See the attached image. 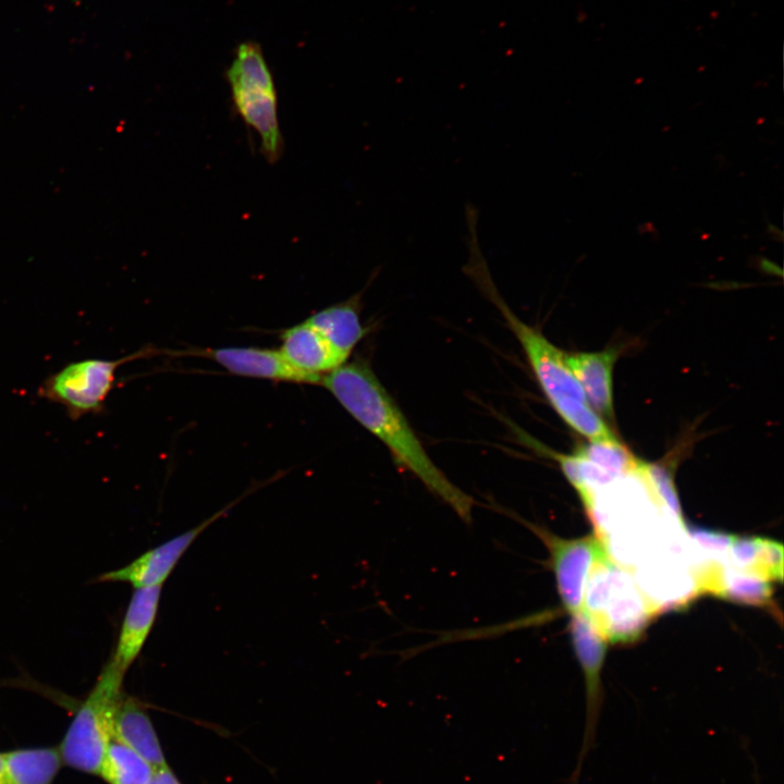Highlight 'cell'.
<instances>
[{
    "label": "cell",
    "instance_id": "cell-1",
    "mask_svg": "<svg viewBox=\"0 0 784 784\" xmlns=\"http://www.w3.org/2000/svg\"><path fill=\"white\" fill-rule=\"evenodd\" d=\"M362 426L376 436L394 461L414 474L463 520L471 519L474 499L452 483L430 458L408 420L364 362L344 363L320 382Z\"/></svg>",
    "mask_w": 784,
    "mask_h": 784
},
{
    "label": "cell",
    "instance_id": "cell-2",
    "mask_svg": "<svg viewBox=\"0 0 784 784\" xmlns=\"http://www.w3.org/2000/svg\"><path fill=\"white\" fill-rule=\"evenodd\" d=\"M466 243L468 259L464 271L505 318L525 352L539 387L555 413L569 428L589 441L616 439L609 425L587 402L580 384L566 363V352L522 321L499 294L479 245L476 226L467 229Z\"/></svg>",
    "mask_w": 784,
    "mask_h": 784
},
{
    "label": "cell",
    "instance_id": "cell-3",
    "mask_svg": "<svg viewBox=\"0 0 784 784\" xmlns=\"http://www.w3.org/2000/svg\"><path fill=\"white\" fill-rule=\"evenodd\" d=\"M581 611L612 644L635 641L657 613L636 579L609 553L589 576Z\"/></svg>",
    "mask_w": 784,
    "mask_h": 784
},
{
    "label": "cell",
    "instance_id": "cell-4",
    "mask_svg": "<svg viewBox=\"0 0 784 784\" xmlns=\"http://www.w3.org/2000/svg\"><path fill=\"white\" fill-rule=\"evenodd\" d=\"M124 674L109 662L79 706L60 746L62 761L85 773L98 774L112 739V721L123 698Z\"/></svg>",
    "mask_w": 784,
    "mask_h": 784
},
{
    "label": "cell",
    "instance_id": "cell-5",
    "mask_svg": "<svg viewBox=\"0 0 784 784\" xmlns=\"http://www.w3.org/2000/svg\"><path fill=\"white\" fill-rule=\"evenodd\" d=\"M237 113L260 137L261 151L275 162L283 151L277 93L270 70L258 45L244 42L228 70Z\"/></svg>",
    "mask_w": 784,
    "mask_h": 784
},
{
    "label": "cell",
    "instance_id": "cell-6",
    "mask_svg": "<svg viewBox=\"0 0 784 784\" xmlns=\"http://www.w3.org/2000/svg\"><path fill=\"white\" fill-rule=\"evenodd\" d=\"M140 350L120 359L87 358L72 362L49 375L37 389V395L61 405L72 420L97 415L113 388L117 370L125 363L149 355Z\"/></svg>",
    "mask_w": 784,
    "mask_h": 784
},
{
    "label": "cell",
    "instance_id": "cell-7",
    "mask_svg": "<svg viewBox=\"0 0 784 784\" xmlns=\"http://www.w3.org/2000/svg\"><path fill=\"white\" fill-rule=\"evenodd\" d=\"M525 524L548 549L564 610L571 615L580 612L589 576L598 561L609 553L604 542L597 535L564 539L529 522Z\"/></svg>",
    "mask_w": 784,
    "mask_h": 784
},
{
    "label": "cell",
    "instance_id": "cell-8",
    "mask_svg": "<svg viewBox=\"0 0 784 784\" xmlns=\"http://www.w3.org/2000/svg\"><path fill=\"white\" fill-rule=\"evenodd\" d=\"M569 633L576 657L585 675L587 702L584 738L569 782V784H577L581 765L596 742L602 705L600 674L607 651V640L584 611L571 615Z\"/></svg>",
    "mask_w": 784,
    "mask_h": 784
},
{
    "label": "cell",
    "instance_id": "cell-9",
    "mask_svg": "<svg viewBox=\"0 0 784 784\" xmlns=\"http://www.w3.org/2000/svg\"><path fill=\"white\" fill-rule=\"evenodd\" d=\"M229 507H224L186 532L148 550L130 564L101 574L97 581H124L132 584L134 588L162 586L194 540L216 519L225 514Z\"/></svg>",
    "mask_w": 784,
    "mask_h": 784
},
{
    "label": "cell",
    "instance_id": "cell-10",
    "mask_svg": "<svg viewBox=\"0 0 784 784\" xmlns=\"http://www.w3.org/2000/svg\"><path fill=\"white\" fill-rule=\"evenodd\" d=\"M206 356L238 376L311 384L320 383L322 378L295 369L280 350L221 347L206 351Z\"/></svg>",
    "mask_w": 784,
    "mask_h": 784
},
{
    "label": "cell",
    "instance_id": "cell-11",
    "mask_svg": "<svg viewBox=\"0 0 784 784\" xmlns=\"http://www.w3.org/2000/svg\"><path fill=\"white\" fill-rule=\"evenodd\" d=\"M162 586L135 588L109 663L125 674L142 651L154 626Z\"/></svg>",
    "mask_w": 784,
    "mask_h": 784
},
{
    "label": "cell",
    "instance_id": "cell-12",
    "mask_svg": "<svg viewBox=\"0 0 784 784\" xmlns=\"http://www.w3.org/2000/svg\"><path fill=\"white\" fill-rule=\"evenodd\" d=\"M618 350L565 353L566 363L580 384L587 402L603 419H614L613 368Z\"/></svg>",
    "mask_w": 784,
    "mask_h": 784
},
{
    "label": "cell",
    "instance_id": "cell-13",
    "mask_svg": "<svg viewBox=\"0 0 784 784\" xmlns=\"http://www.w3.org/2000/svg\"><path fill=\"white\" fill-rule=\"evenodd\" d=\"M281 340L283 357L307 375L322 377L346 362L306 321L284 330Z\"/></svg>",
    "mask_w": 784,
    "mask_h": 784
},
{
    "label": "cell",
    "instance_id": "cell-14",
    "mask_svg": "<svg viewBox=\"0 0 784 784\" xmlns=\"http://www.w3.org/2000/svg\"><path fill=\"white\" fill-rule=\"evenodd\" d=\"M112 738L133 749L156 771L169 767L152 722L136 699L123 696L113 715Z\"/></svg>",
    "mask_w": 784,
    "mask_h": 784
},
{
    "label": "cell",
    "instance_id": "cell-15",
    "mask_svg": "<svg viewBox=\"0 0 784 784\" xmlns=\"http://www.w3.org/2000/svg\"><path fill=\"white\" fill-rule=\"evenodd\" d=\"M360 295L331 305L307 318L330 346L346 360L364 338L366 330L359 318Z\"/></svg>",
    "mask_w": 784,
    "mask_h": 784
},
{
    "label": "cell",
    "instance_id": "cell-16",
    "mask_svg": "<svg viewBox=\"0 0 784 784\" xmlns=\"http://www.w3.org/2000/svg\"><path fill=\"white\" fill-rule=\"evenodd\" d=\"M708 593L759 608L774 609L773 589L769 579L736 569L724 562L713 576Z\"/></svg>",
    "mask_w": 784,
    "mask_h": 784
},
{
    "label": "cell",
    "instance_id": "cell-17",
    "mask_svg": "<svg viewBox=\"0 0 784 784\" xmlns=\"http://www.w3.org/2000/svg\"><path fill=\"white\" fill-rule=\"evenodd\" d=\"M3 758V784H51L62 762L57 748L17 749Z\"/></svg>",
    "mask_w": 784,
    "mask_h": 784
},
{
    "label": "cell",
    "instance_id": "cell-18",
    "mask_svg": "<svg viewBox=\"0 0 784 784\" xmlns=\"http://www.w3.org/2000/svg\"><path fill=\"white\" fill-rule=\"evenodd\" d=\"M156 770L137 752L112 738L107 747L100 775L108 784H146Z\"/></svg>",
    "mask_w": 784,
    "mask_h": 784
},
{
    "label": "cell",
    "instance_id": "cell-19",
    "mask_svg": "<svg viewBox=\"0 0 784 784\" xmlns=\"http://www.w3.org/2000/svg\"><path fill=\"white\" fill-rule=\"evenodd\" d=\"M688 535L690 540L697 543V547L714 555L715 559L727 558V550L735 538L734 535L713 531L702 528H689Z\"/></svg>",
    "mask_w": 784,
    "mask_h": 784
},
{
    "label": "cell",
    "instance_id": "cell-20",
    "mask_svg": "<svg viewBox=\"0 0 784 784\" xmlns=\"http://www.w3.org/2000/svg\"><path fill=\"white\" fill-rule=\"evenodd\" d=\"M754 262L761 272L782 277V268L769 258L757 256Z\"/></svg>",
    "mask_w": 784,
    "mask_h": 784
},
{
    "label": "cell",
    "instance_id": "cell-21",
    "mask_svg": "<svg viewBox=\"0 0 784 784\" xmlns=\"http://www.w3.org/2000/svg\"><path fill=\"white\" fill-rule=\"evenodd\" d=\"M155 779L159 784H181L169 767L157 770L155 772Z\"/></svg>",
    "mask_w": 784,
    "mask_h": 784
},
{
    "label": "cell",
    "instance_id": "cell-22",
    "mask_svg": "<svg viewBox=\"0 0 784 784\" xmlns=\"http://www.w3.org/2000/svg\"><path fill=\"white\" fill-rule=\"evenodd\" d=\"M4 782V758L3 754H0V784Z\"/></svg>",
    "mask_w": 784,
    "mask_h": 784
},
{
    "label": "cell",
    "instance_id": "cell-23",
    "mask_svg": "<svg viewBox=\"0 0 784 784\" xmlns=\"http://www.w3.org/2000/svg\"><path fill=\"white\" fill-rule=\"evenodd\" d=\"M146 784H159V783H158V781L155 779V775H154V777H152L149 782H147Z\"/></svg>",
    "mask_w": 784,
    "mask_h": 784
}]
</instances>
